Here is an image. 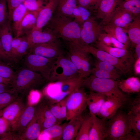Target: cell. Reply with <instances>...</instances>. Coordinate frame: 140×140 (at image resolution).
Wrapping results in <instances>:
<instances>
[{
    "label": "cell",
    "instance_id": "1",
    "mask_svg": "<svg viewBox=\"0 0 140 140\" xmlns=\"http://www.w3.org/2000/svg\"><path fill=\"white\" fill-rule=\"evenodd\" d=\"M72 19L55 13L47 24L48 29L58 38H61L65 41L83 45L81 38L80 26Z\"/></svg>",
    "mask_w": 140,
    "mask_h": 140
},
{
    "label": "cell",
    "instance_id": "2",
    "mask_svg": "<svg viewBox=\"0 0 140 140\" xmlns=\"http://www.w3.org/2000/svg\"><path fill=\"white\" fill-rule=\"evenodd\" d=\"M83 79L80 76L50 82L44 94L49 104L58 102L81 87Z\"/></svg>",
    "mask_w": 140,
    "mask_h": 140
},
{
    "label": "cell",
    "instance_id": "3",
    "mask_svg": "<svg viewBox=\"0 0 140 140\" xmlns=\"http://www.w3.org/2000/svg\"><path fill=\"white\" fill-rule=\"evenodd\" d=\"M46 82L39 73L25 67L17 74L11 86L14 92L24 96L32 90L41 88Z\"/></svg>",
    "mask_w": 140,
    "mask_h": 140
},
{
    "label": "cell",
    "instance_id": "4",
    "mask_svg": "<svg viewBox=\"0 0 140 140\" xmlns=\"http://www.w3.org/2000/svg\"><path fill=\"white\" fill-rule=\"evenodd\" d=\"M117 83V80L99 78L91 74L83 79L81 87L90 91L103 94L107 97L119 98L125 103L127 98L119 89Z\"/></svg>",
    "mask_w": 140,
    "mask_h": 140
},
{
    "label": "cell",
    "instance_id": "5",
    "mask_svg": "<svg viewBox=\"0 0 140 140\" xmlns=\"http://www.w3.org/2000/svg\"><path fill=\"white\" fill-rule=\"evenodd\" d=\"M132 130L129 115L120 109L106 121L105 139L121 140Z\"/></svg>",
    "mask_w": 140,
    "mask_h": 140
},
{
    "label": "cell",
    "instance_id": "6",
    "mask_svg": "<svg viewBox=\"0 0 140 140\" xmlns=\"http://www.w3.org/2000/svg\"><path fill=\"white\" fill-rule=\"evenodd\" d=\"M67 53L76 67L80 77L83 79L91 74L92 69L88 53L79 44L65 41Z\"/></svg>",
    "mask_w": 140,
    "mask_h": 140
},
{
    "label": "cell",
    "instance_id": "7",
    "mask_svg": "<svg viewBox=\"0 0 140 140\" xmlns=\"http://www.w3.org/2000/svg\"><path fill=\"white\" fill-rule=\"evenodd\" d=\"M78 76H80L77 69L66 53L56 58L48 82H52Z\"/></svg>",
    "mask_w": 140,
    "mask_h": 140
},
{
    "label": "cell",
    "instance_id": "8",
    "mask_svg": "<svg viewBox=\"0 0 140 140\" xmlns=\"http://www.w3.org/2000/svg\"><path fill=\"white\" fill-rule=\"evenodd\" d=\"M87 96L84 88L81 87L69 95L66 104L67 121L82 116L87 106Z\"/></svg>",
    "mask_w": 140,
    "mask_h": 140
},
{
    "label": "cell",
    "instance_id": "9",
    "mask_svg": "<svg viewBox=\"0 0 140 140\" xmlns=\"http://www.w3.org/2000/svg\"><path fill=\"white\" fill-rule=\"evenodd\" d=\"M56 58H47L29 53L25 57L24 64L25 67L39 73L48 82Z\"/></svg>",
    "mask_w": 140,
    "mask_h": 140
},
{
    "label": "cell",
    "instance_id": "10",
    "mask_svg": "<svg viewBox=\"0 0 140 140\" xmlns=\"http://www.w3.org/2000/svg\"><path fill=\"white\" fill-rule=\"evenodd\" d=\"M37 104L25 105L20 115L11 127L12 139L19 140L33 119L36 112Z\"/></svg>",
    "mask_w": 140,
    "mask_h": 140
},
{
    "label": "cell",
    "instance_id": "11",
    "mask_svg": "<svg viewBox=\"0 0 140 140\" xmlns=\"http://www.w3.org/2000/svg\"><path fill=\"white\" fill-rule=\"evenodd\" d=\"M86 52L92 55L98 60L106 62L114 67L120 73L126 74L131 70L121 60L107 52L89 45L81 46Z\"/></svg>",
    "mask_w": 140,
    "mask_h": 140
},
{
    "label": "cell",
    "instance_id": "12",
    "mask_svg": "<svg viewBox=\"0 0 140 140\" xmlns=\"http://www.w3.org/2000/svg\"><path fill=\"white\" fill-rule=\"evenodd\" d=\"M29 53L48 58H57L66 53L59 38L50 42L35 44Z\"/></svg>",
    "mask_w": 140,
    "mask_h": 140
},
{
    "label": "cell",
    "instance_id": "13",
    "mask_svg": "<svg viewBox=\"0 0 140 140\" xmlns=\"http://www.w3.org/2000/svg\"><path fill=\"white\" fill-rule=\"evenodd\" d=\"M81 36L83 45H89L96 43L102 27L93 17H90L80 26Z\"/></svg>",
    "mask_w": 140,
    "mask_h": 140
},
{
    "label": "cell",
    "instance_id": "14",
    "mask_svg": "<svg viewBox=\"0 0 140 140\" xmlns=\"http://www.w3.org/2000/svg\"><path fill=\"white\" fill-rule=\"evenodd\" d=\"M41 100L37 103L36 113L41 131L60 123L51 112L49 108V104L46 99L44 98Z\"/></svg>",
    "mask_w": 140,
    "mask_h": 140
},
{
    "label": "cell",
    "instance_id": "15",
    "mask_svg": "<svg viewBox=\"0 0 140 140\" xmlns=\"http://www.w3.org/2000/svg\"><path fill=\"white\" fill-rule=\"evenodd\" d=\"M96 48L105 51L112 56L123 61L131 70L135 61L134 55L129 50L119 48L107 46L98 41Z\"/></svg>",
    "mask_w": 140,
    "mask_h": 140
},
{
    "label": "cell",
    "instance_id": "16",
    "mask_svg": "<svg viewBox=\"0 0 140 140\" xmlns=\"http://www.w3.org/2000/svg\"><path fill=\"white\" fill-rule=\"evenodd\" d=\"M125 103L119 98L107 97L96 116L99 118L107 121L114 115Z\"/></svg>",
    "mask_w": 140,
    "mask_h": 140
},
{
    "label": "cell",
    "instance_id": "17",
    "mask_svg": "<svg viewBox=\"0 0 140 140\" xmlns=\"http://www.w3.org/2000/svg\"><path fill=\"white\" fill-rule=\"evenodd\" d=\"M25 105L22 97H19L2 110H0V115L7 121L11 127L20 115Z\"/></svg>",
    "mask_w": 140,
    "mask_h": 140
},
{
    "label": "cell",
    "instance_id": "18",
    "mask_svg": "<svg viewBox=\"0 0 140 140\" xmlns=\"http://www.w3.org/2000/svg\"><path fill=\"white\" fill-rule=\"evenodd\" d=\"M136 16L131 12L117 6L109 24L121 27L126 31L129 25Z\"/></svg>",
    "mask_w": 140,
    "mask_h": 140
},
{
    "label": "cell",
    "instance_id": "19",
    "mask_svg": "<svg viewBox=\"0 0 140 140\" xmlns=\"http://www.w3.org/2000/svg\"><path fill=\"white\" fill-rule=\"evenodd\" d=\"M26 36L29 43L30 49L35 44L50 42L58 38L48 29L42 31V30L34 28Z\"/></svg>",
    "mask_w": 140,
    "mask_h": 140
},
{
    "label": "cell",
    "instance_id": "20",
    "mask_svg": "<svg viewBox=\"0 0 140 140\" xmlns=\"http://www.w3.org/2000/svg\"><path fill=\"white\" fill-rule=\"evenodd\" d=\"M58 0H48L47 4L39 11L34 29L42 30L52 17L57 5Z\"/></svg>",
    "mask_w": 140,
    "mask_h": 140
},
{
    "label": "cell",
    "instance_id": "21",
    "mask_svg": "<svg viewBox=\"0 0 140 140\" xmlns=\"http://www.w3.org/2000/svg\"><path fill=\"white\" fill-rule=\"evenodd\" d=\"M121 0H101L97 10L96 16L104 25L109 23L111 17Z\"/></svg>",
    "mask_w": 140,
    "mask_h": 140
},
{
    "label": "cell",
    "instance_id": "22",
    "mask_svg": "<svg viewBox=\"0 0 140 140\" xmlns=\"http://www.w3.org/2000/svg\"><path fill=\"white\" fill-rule=\"evenodd\" d=\"M90 113L92 116L93 123L88 140L105 139L106 120L99 118L96 115Z\"/></svg>",
    "mask_w": 140,
    "mask_h": 140
},
{
    "label": "cell",
    "instance_id": "23",
    "mask_svg": "<svg viewBox=\"0 0 140 140\" xmlns=\"http://www.w3.org/2000/svg\"><path fill=\"white\" fill-rule=\"evenodd\" d=\"M11 21H8L0 27V40L3 48L7 55L13 61L11 53V44L13 38Z\"/></svg>",
    "mask_w": 140,
    "mask_h": 140
},
{
    "label": "cell",
    "instance_id": "24",
    "mask_svg": "<svg viewBox=\"0 0 140 140\" xmlns=\"http://www.w3.org/2000/svg\"><path fill=\"white\" fill-rule=\"evenodd\" d=\"M83 117L82 116L70 120L64 128L61 139H75L83 122Z\"/></svg>",
    "mask_w": 140,
    "mask_h": 140
},
{
    "label": "cell",
    "instance_id": "25",
    "mask_svg": "<svg viewBox=\"0 0 140 140\" xmlns=\"http://www.w3.org/2000/svg\"><path fill=\"white\" fill-rule=\"evenodd\" d=\"M102 28L106 33L124 44L129 50L131 43L125 30L109 24L105 25Z\"/></svg>",
    "mask_w": 140,
    "mask_h": 140
},
{
    "label": "cell",
    "instance_id": "26",
    "mask_svg": "<svg viewBox=\"0 0 140 140\" xmlns=\"http://www.w3.org/2000/svg\"><path fill=\"white\" fill-rule=\"evenodd\" d=\"M107 97L103 94L90 91L87 100L89 112L96 115Z\"/></svg>",
    "mask_w": 140,
    "mask_h": 140
},
{
    "label": "cell",
    "instance_id": "27",
    "mask_svg": "<svg viewBox=\"0 0 140 140\" xmlns=\"http://www.w3.org/2000/svg\"><path fill=\"white\" fill-rule=\"evenodd\" d=\"M67 123L55 124L42 130L38 138V139H61L63 130Z\"/></svg>",
    "mask_w": 140,
    "mask_h": 140
},
{
    "label": "cell",
    "instance_id": "28",
    "mask_svg": "<svg viewBox=\"0 0 140 140\" xmlns=\"http://www.w3.org/2000/svg\"><path fill=\"white\" fill-rule=\"evenodd\" d=\"M39 12L27 11L22 22L18 37L26 35L35 27Z\"/></svg>",
    "mask_w": 140,
    "mask_h": 140
},
{
    "label": "cell",
    "instance_id": "29",
    "mask_svg": "<svg viewBox=\"0 0 140 140\" xmlns=\"http://www.w3.org/2000/svg\"><path fill=\"white\" fill-rule=\"evenodd\" d=\"M40 125L36 113L31 121L20 137L19 140L37 139L41 132Z\"/></svg>",
    "mask_w": 140,
    "mask_h": 140
},
{
    "label": "cell",
    "instance_id": "30",
    "mask_svg": "<svg viewBox=\"0 0 140 140\" xmlns=\"http://www.w3.org/2000/svg\"><path fill=\"white\" fill-rule=\"evenodd\" d=\"M117 81L118 87L122 92L135 93L140 92V81L137 77L132 76Z\"/></svg>",
    "mask_w": 140,
    "mask_h": 140
},
{
    "label": "cell",
    "instance_id": "31",
    "mask_svg": "<svg viewBox=\"0 0 140 140\" xmlns=\"http://www.w3.org/2000/svg\"><path fill=\"white\" fill-rule=\"evenodd\" d=\"M23 3H22L14 10L12 15L11 22L12 31L15 37H18L22 22L27 11Z\"/></svg>",
    "mask_w": 140,
    "mask_h": 140
},
{
    "label": "cell",
    "instance_id": "32",
    "mask_svg": "<svg viewBox=\"0 0 140 140\" xmlns=\"http://www.w3.org/2000/svg\"><path fill=\"white\" fill-rule=\"evenodd\" d=\"M126 32L131 46L140 43V16H136L128 26Z\"/></svg>",
    "mask_w": 140,
    "mask_h": 140
},
{
    "label": "cell",
    "instance_id": "33",
    "mask_svg": "<svg viewBox=\"0 0 140 140\" xmlns=\"http://www.w3.org/2000/svg\"><path fill=\"white\" fill-rule=\"evenodd\" d=\"M69 96L58 102L49 104V108L51 112L60 123L66 119V104Z\"/></svg>",
    "mask_w": 140,
    "mask_h": 140
},
{
    "label": "cell",
    "instance_id": "34",
    "mask_svg": "<svg viewBox=\"0 0 140 140\" xmlns=\"http://www.w3.org/2000/svg\"><path fill=\"white\" fill-rule=\"evenodd\" d=\"M76 0H58L55 13L73 18V10L77 6Z\"/></svg>",
    "mask_w": 140,
    "mask_h": 140
},
{
    "label": "cell",
    "instance_id": "35",
    "mask_svg": "<svg viewBox=\"0 0 140 140\" xmlns=\"http://www.w3.org/2000/svg\"><path fill=\"white\" fill-rule=\"evenodd\" d=\"M93 123L92 115L90 113L83 117V119L76 140H88L89 132Z\"/></svg>",
    "mask_w": 140,
    "mask_h": 140
},
{
    "label": "cell",
    "instance_id": "36",
    "mask_svg": "<svg viewBox=\"0 0 140 140\" xmlns=\"http://www.w3.org/2000/svg\"><path fill=\"white\" fill-rule=\"evenodd\" d=\"M117 6L128 11L136 16L140 15V0H121Z\"/></svg>",
    "mask_w": 140,
    "mask_h": 140
},
{
    "label": "cell",
    "instance_id": "37",
    "mask_svg": "<svg viewBox=\"0 0 140 140\" xmlns=\"http://www.w3.org/2000/svg\"><path fill=\"white\" fill-rule=\"evenodd\" d=\"M90 14L89 10L77 5L73 12L74 20L80 26L90 17Z\"/></svg>",
    "mask_w": 140,
    "mask_h": 140
},
{
    "label": "cell",
    "instance_id": "38",
    "mask_svg": "<svg viewBox=\"0 0 140 140\" xmlns=\"http://www.w3.org/2000/svg\"><path fill=\"white\" fill-rule=\"evenodd\" d=\"M19 95L13 91L0 93V110L18 99Z\"/></svg>",
    "mask_w": 140,
    "mask_h": 140
},
{
    "label": "cell",
    "instance_id": "39",
    "mask_svg": "<svg viewBox=\"0 0 140 140\" xmlns=\"http://www.w3.org/2000/svg\"><path fill=\"white\" fill-rule=\"evenodd\" d=\"M48 2V0H25L23 3L28 11H39Z\"/></svg>",
    "mask_w": 140,
    "mask_h": 140
},
{
    "label": "cell",
    "instance_id": "40",
    "mask_svg": "<svg viewBox=\"0 0 140 140\" xmlns=\"http://www.w3.org/2000/svg\"><path fill=\"white\" fill-rule=\"evenodd\" d=\"M11 126L2 117L0 116V140L11 139Z\"/></svg>",
    "mask_w": 140,
    "mask_h": 140
},
{
    "label": "cell",
    "instance_id": "41",
    "mask_svg": "<svg viewBox=\"0 0 140 140\" xmlns=\"http://www.w3.org/2000/svg\"><path fill=\"white\" fill-rule=\"evenodd\" d=\"M100 79H111L117 80L120 78V75H117L95 67L92 69L91 74Z\"/></svg>",
    "mask_w": 140,
    "mask_h": 140
},
{
    "label": "cell",
    "instance_id": "42",
    "mask_svg": "<svg viewBox=\"0 0 140 140\" xmlns=\"http://www.w3.org/2000/svg\"><path fill=\"white\" fill-rule=\"evenodd\" d=\"M17 74L10 67L3 63L0 61V76L5 78L10 79L12 82L15 80Z\"/></svg>",
    "mask_w": 140,
    "mask_h": 140
},
{
    "label": "cell",
    "instance_id": "43",
    "mask_svg": "<svg viewBox=\"0 0 140 140\" xmlns=\"http://www.w3.org/2000/svg\"><path fill=\"white\" fill-rule=\"evenodd\" d=\"M30 48L28 41L26 36L23 38L19 45L16 51V60L17 62L19 60L25 55L27 51H30Z\"/></svg>",
    "mask_w": 140,
    "mask_h": 140
},
{
    "label": "cell",
    "instance_id": "44",
    "mask_svg": "<svg viewBox=\"0 0 140 140\" xmlns=\"http://www.w3.org/2000/svg\"><path fill=\"white\" fill-rule=\"evenodd\" d=\"M101 0H76L77 5L88 10H97Z\"/></svg>",
    "mask_w": 140,
    "mask_h": 140
},
{
    "label": "cell",
    "instance_id": "45",
    "mask_svg": "<svg viewBox=\"0 0 140 140\" xmlns=\"http://www.w3.org/2000/svg\"><path fill=\"white\" fill-rule=\"evenodd\" d=\"M129 115L130 124L133 132L140 136V113L133 114L128 113Z\"/></svg>",
    "mask_w": 140,
    "mask_h": 140
},
{
    "label": "cell",
    "instance_id": "46",
    "mask_svg": "<svg viewBox=\"0 0 140 140\" xmlns=\"http://www.w3.org/2000/svg\"><path fill=\"white\" fill-rule=\"evenodd\" d=\"M95 67L117 75H120L118 71L113 66L106 62L98 60L95 62Z\"/></svg>",
    "mask_w": 140,
    "mask_h": 140
},
{
    "label": "cell",
    "instance_id": "47",
    "mask_svg": "<svg viewBox=\"0 0 140 140\" xmlns=\"http://www.w3.org/2000/svg\"><path fill=\"white\" fill-rule=\"evenodd\" d=\"M9 19L6 0H0V27L7 22Z\"/></svg>",
    "mask_w": 140,
    "mask_h": 140
},
{
    "label": "cell",
    "instance_id": "48",
    "mask_svg": "<svg viewBox=\"0 0 140 140\" xmlns=\"http://www.w3.org/2000/svg\"><path fill=\"white\" fill-rule=\"evenodd\" d=\"M25 0H6L9 13V20L11 21L12 15L14 9Z\"/></svg>",
    "mask_w": 140,
    "mask_h": 140
},
{
    "label": "cell",
    "instance_id": "49",
    "mask_svg": "<svg viewBox=\"0 0 140 140\" xmlns=\"http://www.w3.org/2000/svg\"><path fill=\"white\" fill-rule=\"evenodd\" d=\"M23 37H19L13 38L11 44V53L12 59L14 62H16V54L17 49L22 40Z\"/></svg>",
    "mask_w": 140,
    "mask_h": 140
},
{
    "label": "cell",
    "instance_id": "50",
    "mask_svg": "<svg viewBox=\"0 0 140 140\" xmlns=\"http://www.w3.org/2000/svg\"><path fill=\"white\" fill-rule=\"evenodd\" d=\"M41 94L37 90H34L29 93L28 104H35L37 103L40 100Z\"/></svg>",
    "mask_w": 140,
    "mask_h": 140
},
{
    "label": "cell",
    "instance_id": "51",
    "mask_svg": "<svg viewBox=\"0 0 140 140\" xmlns=\"http://www.w3.org/2000/svg\"><path fill=\"white\" fill-rule=\"evenodd\" d=\"M133 114L140 113V97L138 96L135 99L131 104L129 112Z\"/></svg>",
    "mask_w": 140,
    "mask_h": 140
},
{
    "label": "cell",
    "instance_id": "52",
    "mask_svg": "<svg viewBox=\"0 0 140 140\" xmlns=\"http://www.w3.org/2000/svg\"><path fill=\"white\" fill-rule=\"evenodd\" d=\"M97 41L109 46H112L110 36L106 33H102L99 36Z\"/></svg>",
    "mask_w": 140,
    "mask_h": 140
},
{
    "label": "cell",
    "instance_id": "53",
    "mask_svg": "<svg viewBox=\"0 0 140 140\" xmlns=\"http://www.w3.org/2000/svg\"><path fill=\"white\" fill-rule=\"evenodd\" d=\"M0 58L3 61L7 63L13 62L6 54L4 50L0 40Z\"/></svg>",
    "mask_w": 140,
    "mask_h": 140
},
{
    "label": "cell",
    "instance_id": "54",
    "mask_svg": "<svg viewBox=\"0 0 140 140\" xmlns=\"http://www.w3.org/2000/svg\"><path fill=\"white\" fill-rule=\"evenodd\" d=\"M110 36L112 45V47L120 49L128 50L124 44L113 37Z\"/></svg>",
    "mask_w": 140,
    "mask_h": 140
},
{
    "label": "cell",
    "instance_id": "55",
    "mask_svg": "<svg viewBox=\"0 0 140 140\" xmlns=\"http://www.w3.org/2000/svg\"><path fill=\"white\" fill-rule=\"evenodd\" d=\"M134 70L135 74L136 75L140 74V58L135 60L134 63Z\"/></svg>",
    "mask_w": 140,
    "mask_h": 140
},
{
    "label": "cell",
    "instance_id": "56",
    "mask_svg": "<svg viewBox=\"0 0 140 140\" xmlns=\"http://www.w3.org/2000/svg\"><path fill=\"white\" fill-rule=\"evenodd\" d=\"M11 91L13 90L11 85L0 83V93Z\"/></svg>",
    "mask_w": 140,
    "mask_h": 140
},
{
    "label": "cell",
    "instance_id": "57",
    "mask_svg": "<svg viewBox=\"0 0 140 140\" xmlns=\"http://www.w3.org/2000/svg\"><path fill=\"white\" fill-rule=\"evenodd\" d=\"M135 47V53L134 57L135 60L140 58V43L136 44Z\"/></svg>",
    "mask_w": 140,
    "mask_h": 140
},
{
    "label": "cell",
    "instance_id": "58",
    "mask_svg": "<svg viewBox=\"0 0 140 140\" xmlns=\"http://www.w3.org/2000/svg\"><path fill=\"white\" fill-rule=\"evenodd\" d=\"M12 83V81L11 80L4 78L0 76V83L11 86Z\"/></svg>",
    "mask_w": 140,
    "mask_h": 140
},
{
    "label": "cell",
    "instance_id": "59",
    "mask_svg": "<svg viewBox=\"0 0 140 140\" xmlns=\"http://www.w3.org/2000/svg\"><path fill=\"white\" fill-rule=\"evenodd\" d=\"M1 59L0 58V61H1Z\"/></svg>",
    "mask_w": 140,
    "mask_h": 140
},
{
    "label": "cell",
    "instance_id": "60",
    "mask_svg": "<svg viewBox=\"0 0 140 140\" xmlns=\"http://www.w3.org/2000/svg\"></svg>",
    "mask_w": 140,
    "mask_h": 140
}]
</instances>
